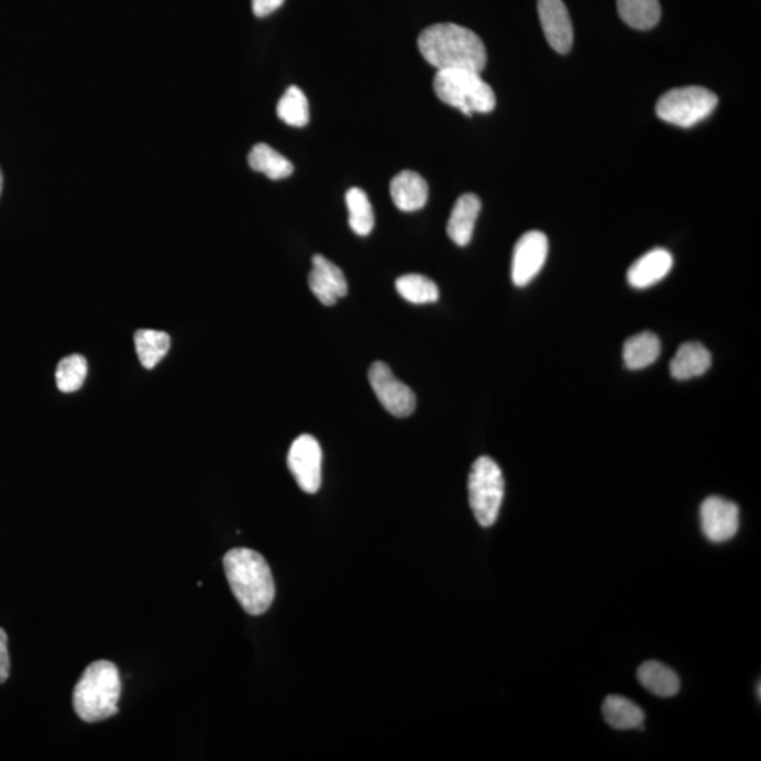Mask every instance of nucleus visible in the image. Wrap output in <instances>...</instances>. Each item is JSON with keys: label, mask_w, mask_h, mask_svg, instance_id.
<instances>
[{"label": "nucleus", "mask_w": 761, "mask_h": 761, "mask_svg": "<svg viewBox=\"0 0 761 761\" xmlns=\"http://www.w3.org/2000/svg\"><path fill=\"white\" fill-rule=\"evenodd\" d=\"M418 47L427 63L438 71L472 69L481 73L487 65V48L473 30L454 23H439L424 29Z\"/></svg>", "instance_id": "obj_1"}, {"label": "nucleus", "mask_w": 761, "mask_h": 761, "mask_svg": "<svg viewBox=\"0 0 761 761\" xmlns=\"http://www.w3.org/2000/svg\"><path fill=\"white\" fill-rule=\"evenodd\" d=\"M223 565L230 588L245 613L254 617L267 613L275 598V584L263 555L250 549H233L224 555Z\"/></svg>", "instance_id": "obj_2"}, {"label": "nucleus", "mask_w": 761, "mask_h": 761, "mask_svg": "<svg viewBox=\"0 0 761 761\" xmlns=\"http://www.w3.org/2000/svg\"><path fill=\"white\" fill-rule=\"evenodd\" d=\"M122 681L117 665L99 660L88 665L75 685L73 705L84 723L95 724L119 713Z\"/></svg>", "instance_id": "obj_3"}, {"label": "nucleus", "mask_w": 761, "mask_h": 761, "mask_svg": "<svg viewBox=\"0 0 761 761\" xmlns=\"http://www.w3.org/2000/svg\"><path fill=\"white\" fill-rule=\"evenodd\" d=\"M435 97L449 107L473 117L474 113H489L497 107L493 88L472 69H445L438 71L433 79Z\"/></svg>", "instance_id": "obj_4"}, {"label": "nucleus", "mask_w": 761, "mask_h": 761, "mask_svg": "<svg viewBox=\"0 0 761 761\" xmlns=\"http://www.w3.org/2000/svg\"><path fill=\"white\" fill-rule=\"evenodd\" d=\"M470 505L477 522L489 528L497 522L505 495V481L497 462L483 455L475 460L468 477Z\"/></svg>", "instance_id": "obj_5"}, {"label": "nucleus", "mask_w": 761, "mask_h": 761, "mask_svg": "<svg viewBox=\"0 0 761 761\" xmlns=\"http://www.w3.org/2000/svg\"><path fill=\"white\" fill-rule=\"evenodd\" d=\"M716 107H718V97L709 89L684 87L665 92L659 99L655 113L665 123L688 129L707 119Z\"/></svg>", "instance_id": "obj_6"}, {"label": "nucleus", "mask_w": 761, "mask_h": 761, "mask_svg": "<svg viewBox=\"0 0 761 761\" xmlns=\"http://www.w3.org/2000/svg\"><path fill=\"white\" fill-rule=\"evenodd\" d=\"M370 384L385 409L397 418H408L417 408L412 389L395 377L393 370L383 362H375L368 370Z\"/></svg>", "instance_id": "obj_7"}, {"label": "nucleus", "mask_w": 761, "mask_h": 761, "mask_svg": "<svg viewBox=\"0 0 761 761\" xmlns=\"http://www.w3.org/2000/svg\"><path fill=\"white\" fill-rule=\"evenodd\" d=\"M288 467L299 488L317 494L322 485V449L313 435L300 434L290 445Z\"/></svg>", "instance_id": "obj_8"}, {"label": "nucleus", "mask_w": 761, "mask_h": 761, "mask_svg": "<svg viewBox=\"0 0 761 761\" xmlns=\"http://www.w3.org/2000/svg\"><path fill=\"white\" fill-rule=\"evenodd\" d=\"M701 529L713 543H725L734 539L740 525L739 507L723 497H709L699 509Z\"/></svg>", "instance_id": "obj_9"}, {"label": "nucleus", "mask_w": 761, "mask_h": 761, "mask_svg": "<svg viewBox=\"0 0 761 761\" xmlns=\"http://www.w3.org/2000/svg\"><path fill=\"white\" fill-rule=\"evenodd\" d=\"M549 253V240L542 232H528L515 245L510 277L517 287H526L543 268Z\"/></svg>", "instance_id": "obj_10"}, {"label": "nucleus", "mask_w": 761, "mask_h": 761, "mask_svg": "<svg viewBox=\"0 0 761 761\" xmlns=\"http://www.w3.org/2000/svg\"><path fill=\"white\" fill-rule=\"evenodd\" d=\"M538 12L550 47L559 54H567L573 47L574 29L563 0H539Z\"/></svg>", "instance_id": "obj_11"}, {"label": "nucleus", "mask_w": 761, "mask_h": 761, "mask_svg": "<svg viewBox=\"0 0 761 761\" xmlns=\"http://www.w3.org/2000/svg\"><path fill=\"white\" fill-rule=\"evenodd\" d=\"M309 288L324 307H333L349 293L348 279L338 265L323 255L312 257V272L309 273Z\"/></svg>", "instance_id": "obj_12"}, {"label": "nucleus", "mask_w": 761, "mask_h": 761, "mask_svg": "<svg viewBox=\"0 0 761 761\" xmlns=\"http://www.w3.org/2000/svg\"><path fill=\"white\" fill-rule=\"evenodd\" d=\"M395 207L402 212H417L428 203L429 187L422 175L402 172L395 175L389 187Z\"/></svg>", "instance_id": "obj_13"}, {"label": "nucleus", "mask_w": 761, "mask_h": 761, "mask_svg": "<svg viewBox=\"0 0 761 761\" xmlns=\"http://www.w3.org/2000/svg\"><path fill=\"white\" fill-rule=\"evenodd\" d=\"M673 263V255L668 250L654 249L632 264L628 272V282L638 289L652 287L671 272Z\"/></svg>", "instance_id": "obj_14"}, {"label": "nucleus", "mask_w": 761, "mask_h": 761, "mask_svg": "<svg viewBox=\"0 0 761 761\" xmlns=\"http://www.w3.org/2000/svg\"><path fill=\"white\" fill-rule=\"evenodd\" d=\"M479 212L481 200L477 195L464 194L454 203L448 222V234L460 247L472 242Z\"/></svg>", "instance_id": "obj_15"}, {"label": "nucleus", "mask_w": 761, "mask_h": 761, "mask_svg": "<svg viewBox=\"0 0 761 761\" xmlns=\"http://www.w3.org/2000/svg\"><path fill=\"white\" fill-rule=\"evenodd\" d=\"M713 357L701 343H684L670 363L671 377L680 380L701 377L708 372Z\"/></svg>", "instance_id": "obj_16"}, {"label": "nucleus", "mask_w": 761, "mask_h": 761, "mask_svg": "<svg viewBox=\"0 0 761 761\" xmlns=\"http://www.w3.org/2000/svg\"><path fill=\"white\" fill-rule=\"evenodd\" d=\"M603 715L605 723L610 728L617 730L644 729L643 709L632 701L619 697V695H609L604 701Z\"/></svg>", "instance_id": "obj_17"}, {"label": "nucleus", "mask_w": 761, "mask_h": 761, "mask_svg": "<svg viewBox=\"0 0 761 761\" xmlns=\"http://www.w3.org/2000/svg\"><path fill=\"white\" fill-rule=\"evenodd\" d=\"M638 679L646 690L660 698H671L679 694V675L663 663H643L638 670Z\"/></svg>", "instance_id": "obj_18"}, {"label": "nucleus", "mask_w": 761, "mask_h": 761, "mask_svg": "<svg viewBox=\"0 0 761 761\" xmlns=\"http://www.w3.org/2000/svg\"><path fill=\"white\" fill-rule=\"evenodd\" d=\"M662 352V343L658 335L643 332L626 340L624 345V362L629 370H643L652 365Z\"/></svg>", "instance_id": "obj_19"}, {"label": "nucleus", "mask_w": 761, "mask_h": 761, "mask_svg": "<svg viewBox=\"0 0 761 761\" xmlns=\"http://www.w3.org/2000/svg\"><path fill=\"white\" fill-rule=\"evenodd\" d=\"M249 164L255 173H262L274 181L288 178L294 173L293 163L279 154L277 150L264 143L254 145L249 154Z\"/></svg>", "instance_id": "obj_20"}, {"label": "nucleus", "mask_w": 761, "mask_h": 761, "mask_svg": "<svg viewBox=\"0 0 761 761\" xmlns=\"http://www.w3.org/2000/svg\"><path fill=\"white\" fill-rule=\"evenodd\" d=\"M618 13L628 26L650 30L658 26L662 8L659 0H618Z\"/></svg>", "instance_id": "obj_21"}, {"label": "nucleus", "mask_w": 761, "mask_h": 761, "mask_svg": "<svg viewBox=\"0 0 761 761\" xmlns=\"http://www.w3.org/2000/svg\"><path fill=\"white\" fill-rule=\"evenodd\" d=\"M349 209V224L359 236H368L373 232L375 217L373 205L363 189L352 188L345 194Z\"/></svg>", "instance_id": "obj_22"}, {"label": "nucleus", "mask_w": 761, "mask_h": 761, "mask_svg": "<svg viewBox=\"0 0 761 761\" xmlns=\"http://www.w3.org/2000/svg\"><path fill=\"white\" fill-rule=\"evenodd\" d=\"M134 344L140 363L152 370L167 355L172 340L167 333L157 330H139L134 335Z\"/></svg>", "instance_id": "obj_23"}, {"label": "nucleus", "mask_w": 761, "mask_h": 761, "mask_svg": "<svg viewBox=\"0 0 761 761\" xmlns=\"http://www.w3.org/2000/svg\"><path fill=\"white\" fill-rule=\"evenodd\" d=\"M397 293L415 305L433 304L439 299V287L432 279L419 274L402 275L395 283Z\"/></svg>", "instance_id": "obj_24"}, {"label": "nucleus", "mask_w": 761, "mask_h": 761, "mask_svg": "<svg viewBox=\"0 0 761 761\" xmlns=\"http://www.w3.org/2000/svg\"><path fill=\"white\" fill-rule=\"evenodd\" d=\"M278 118L293 128H305L309 123V102L298 87H289L277 104Z\"/></svg>", "instance_id": "obj_25"}, {"label": "nucleus", "mask_w": 761, "mask_h": 761, "mask_svg": "<svg viewBox=\"0 0 761 761\" xmlns=\"http://www.w3.org/2000/svg\"><path fill=\"white\" fill-rule=\"evenodd\" d=\"M88 374V363L82 355H68L59 362L55 380L57 387L65 394L77 393L82 387Z\"/></svg>", "instance_id": "obj_26"}, {"label": "nucleus", "mask_w": 761, "mask_h": 761, "mask_svg": "<svg viewBox=\"0 0 761 761\" xmlns=\"http://www.w3.org/2000/svg\"><path fill=\"white\" fill-rule=\"evenodd\" d=\"M10 673L8 635L0 628V684L7 683Z\"/></svg>", "instance_id": "obj_27"}, {"label": "nucleus", "mask_w": 761, "mask_h": 761, "mask_svg": "<svg viewBox=\"0 0 761 761\" xmlns=\"http://www.w3.org/2000/svg\"><path fill=\"white\" fill-rule=\"evenodd\" d=\"M285 0H252L253 13L257 18L269 16L275 10L283 7Z\"/></svg>", "instance_id": "obj_28"}, {"label": "nucleus", "mask_w": 761, "mask_h": 761, "mask_svg": "<svg viewBox=\"0 0 761 761\" xmlns=\"http://www.w3.org/2000/svg\"><path fill=\"white\" fill-rule=\"evenodd\" d=\"M2 189H3V175H2V172H0V194H2Z\"/></svg>", "instance_id": "obj_29"}, {"label": "nucleus", "mask_w": 761, "mask_h": 761, "mask_svg": "<svg viewBox=\"0 0 761 761\" xmlns=\"http://www.w3.org/2000/svg\"><path fill=\"white\" fill-rule=\"evenodd\" d=\"M758 697H759V699L761 698V685H760V683L758 684Z\"/></svg>", "instance_id": "obj_30"}]
</instances>
